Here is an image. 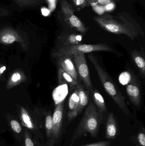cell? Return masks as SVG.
I'll use <instances>...</instances> for the list:
<instances>
[{
	"instance_id": "obj_10",
	"label": "cell",
	"mask_w": 145,
	"mask_h": 146,
	"mask_svg": "<svg viewBox=\"0 0 145 146\" xmlns=\"http://www.w3.org/2000/svg\"><path fill=\"white\" fill-rule=\"evenodd\" d=\"M82 38L80 34L63 32L57 38L56 47H70L81 44Z\"/></svg>"
},
{
	"instance_id": "obj_8",
	"label": "cell",
	"mask_w": 145,
	"mask_h": 146,
	"mask_svg": "<svg viewBox=\"0 0 145 146\" xmlns=\"http://www.w3.org/2000/svg\"><path fill=\"white\" fill-rule=\"evenodd\" d=\"M52 56L56 60L58 67L63 68L75 80L78 81V75L72 55H67L53 52Z\"/></svg>"
},
{
	"instance_id": "obj_22",
	"label": "cell",
	"mask_w": 145,
	"mask_h": 146,
	"mask_svg": "<svg viewBox=\"0 0 145 146\" xmlns=\"http://www.w3.org/2000/svg\"><path fill=\"white\" fill-rule=\"evenodd\" d=\"M52 116L50 113H49L45 118V129L48 138H50L52 136Z\"/></svg>"
},
{
	"instance_id": "obj_15",
	"label": "cell",
	"mask_w": 145,
	"mask_h": 146,
	"mask_svg": "<svg viewBox=\"0 0 145 146\" xmlns=\"http://www.w3.org/2000/svg\"><path fill=\"white\" fill-rule=\"evenodd\" d=\"M26 81V76L21 70L14 71L10 76L7 84V89H11Z\"/></svg>"
},
{
	"instance_id": "obj_26",
	"label": "cell",
	"mask_w": 145,
	"mask_h": 146,
	"mask_svg": "<svg viewBox=\"0 0 145 146\" xmlns=\"http://www.w3.org/2000/svg\"><path fill=\"white\" fill-rule=\"evenodd\" d=\"M25 146H34L33 141L30 137V135L28 133L27 130H26L25 135Z\"/></svg>"
},
{
	"instance_id": "obj_14",
	"label": "cell",
	"mask_w": 145,
	"mask_h": 146,
	"mask_svg": "<svg viewBox=\"0 0 145 146\" xmlns=\"http://www.w3.org/2000/svg\"><path fill=\"white\" fill-rule=\"evenodd\" d=\"M75 88L79 98V104L78 109V114H79L88 104L90 91L85 90L83 85L79 83Z\"/></svg>"
},
{
	"instance_id": "obj_13",
	"label": "cell",
	"mask_w": 145,
	"mask_h": 146,
	"mask_svg": "<svg viewBox=\"0 0 145 146\" xmlns=\"http://www.w3.org/2000/svg\"><path fill=\"white\" fill-rule=\"evenodd\" d=\"M117 134V127L114 114L110 113L108 116L106 127V138L109 140L114 139Z\"/></svg>"
},
{
	"instance_id": "obj_3",
	"label": "cell",
	"mask_w": 145,
	"mask_h": 146,
	"mask_svg": "<svg viewBox=\"0 0 145 146\" xmlns=\"http://www.w3.org/2000/svg\"><path fill=\"white\" fill-rule=\"evenodd\" d=\"M88 58L95 68L100 81L107 93L124 113L129 115V110L126 104L125 98L118 87L106 71L100 66L93 54H90L88 56Z\"/></svg>"
},
{
	"instance_id": "obj_33",
	"label": "cell",
	"mask_w": 145,
	"mask_h": 146,
	"mask_svg": "<svg viewBox=\"0 0 145 146\" xmlns=\"http://www.w3.org/2000/svg\"><path fill=\"white\" fill-rule=\"evenodd\" d=\"M2 80V79H1V78H0V82H1V81Z\"/></svg>"
},
{
	"instance_id": "obj_5",
	"label": "cell",
	"mask_w": 145,
	"mask_h": 146,
	"mask_svg": "<svg viewBox=\"0 0 145 146\" xmlns=\"http://www.w3.org/2000/svg\"><path fill=\"white\" fill-rule=\"evenodd\" d=\"M98 51H112V49L105 44H80L70 47H56L54 53L61 54L71 55L75 53H92Z\"/></svg>"
},
{
	"instance_id": "obj_11",
	"label": "cell",
	"mask_w": 145,
	"mask_h": 146,
	"mask_svg": "<svg viewBox=\"0 0 145 146\" xmlns=\"http://www.w3.org/2000/svg\"><path fill=\"white\" fill-rule=\"evenodd\" d=\"M79 104V98L76 91L70 95L69 100V112L67 115L68 122H70L74 118L77 116Z\"/></svg>"
},
{
	"instance_id": "obj_21",
	"label": "cell",
	"mask_w": 145,
	"mask_h": 146,
	"mask_svg": "<svg viewBox=\"0 0 145 146\" xmlns=\"http://www.w3.org/2000/svg\"><path fill=\"white\" fill-rule=\"evenodd\" d=\"M88 7L99 6L104 7L109 3L119 2L122 0H87Z\"/></svg>"
},
{
	"instance_id": "obj_9",
	"label": "cell",
	"mask_w": 145,
	"mask_h": 146,
	"mask_svg": "<svg viewBox=\"0 0 145 146\" xmlns=\"http://www.w3.org/2000/svg\"><path fill=\"white\" fill-rule=\"evenodd\" d=\"M64 112V103L61 102L56 106L52 116L53 128L52 136L56 139H58L61 134Z\"/></svg>"
},
{
	"instance_id": "obj_7",
	"label": "cell",
	"mask_w": 145,
	"mask_h": 146,
	"mask_svg": "<svg viewBox=\"0 0 145 146\" xmlns=\"http://www.w3.org/2000/svg\"><path fill=\"white\" fill-rule=\"evenodd\" d=\"M17 42L19 43L24 50L27 48L22 36L18 31L10 27H4L0 29V43L9 44Z\"/></svg>"
},
{
	"instance_id": "obj_4",
	"label": "cell",
	"mask_w": 145,
	"mask_h": 146,
	"mask_svg": "<svg viewBox=\"0 0 145 146\" xmlns=\"http://www.w3.org/2000/svg\"><path fill=\"white\" fill-rule=\"evenodd\" d=\"M60 11L58 17L72 29L83 34L86 33L87 28L75 14L74 9L67 0H60Z\"/></svg>"
},
{
	"instance_id": "obj_17",
	"label": "cell",
	"mask_w": 145,
	"mask_h": 146,
	"mask_svg": "<svg viewBox=\"0 0 145 146\" xmlns=\"http://www.w3.org/2000/svg\"><path fill=\"white\" fill-rule=\"evenodd\" d=\"M131 54L134 62L139 70L141 75L143 77H144L145 60L144 52H142V50L139 51L134 50L131 51Z\"/></svg>"
},
{
	"instance_id": "obj_1",
	"label": "cell",
	"mask_w": 145,
	"mask_h": 146,
	"mask_svg": "<svg viewBox=\"0 0 145 146\" xmlns=\"http://www.w3.org/2000/svg\"><path fill=\"white\" fill-rule=\"evenodd\" d=\"M94 20L104 30L116 34H124L134 40L144 32L138 24L128 14L119 13L116 15H103L93 17Z\"/></svg>"
},
{
	"instance_id": "obj_27",
	"label": "cell",
	"mask_w": 145,
	"mask_h": 146,
	"mask_svg": "<svg viewBox=\"0 0 145 146\" xmlns=\"http://www.w3.org/2000/svg\"><path fill=\"white\" fill-rule=\"evenodd\" d=\"M111 142L110 141H100L89 144L86 145L82 146H110Z\"/></svg>"
},
{
	"instance_id": "obj_2",
	"label": "cell",
	"mask_w": 145,
	"mask_h": 146,
	"mask_svg": "<svg viewBox=\"0 0 145 146\" xmlns=\"http://www.w3.org/2000/svg\"><path fill=\"white\" fill-rule=\"evenodd\" d=\"M103 119V112L92 101L89 102L73 133L72 143H74L77 139L87 133L89 134L93 138H97Z\"/></svg>"
},
{
	"instance_id": "obj_29",
	"label": "cell",
	"mask_w": 145,
	"mask_h": 146,
	"mask_svg": "<svg viewBox=\"0 0 145 146\" xmlns=\"http://www.w3.org/2000/svg\"><path fill=\"white\" fill-rule=\"evenodd\" d=\"M9 14V11L7 9L0 8V17H5Z\"/></svg>"
},
{
	"instance_id": "obj_20",
	"label": "cell",
	"mask_w": 145,
	"mask_h": 146,
	"mask_svg": "<svg viewBox=\"0 0 145 146\" xmlns=\"http://www.w3.org/2000/svg\"><path fill=\"white\" fill-rule=\"evenodd\" d=\"M20 7L27 8L36 7L42 4L45 0H13Z\"/></svg>"
},
{
	"instance_id": "obj_6",
	"label": "cell",
	"mask_w": 145,
	"mask_h": 146,
	"mask_svg": "<svg viewBox=\"0 0 145 146\" xmlns=\"http://www.w3.org/2000/svg\"><path fill=\"white\" fill-rule=\"evenodd\" d=\"M77 75L86 88L92 91L94 89L85 55L83 53H75L72 54Z\"/></svg>"
},
{
	"instance_id": "obj_25",
	"label": "cell",
	"mask_w": 145,
	"mask_h": 146,
	"mask_svg": "<svg viewBox=\"0 0 145 146\" xmlns=\"http://www.w3.org/2000/svg\"><path fill=\"white\" fill-rule=\"evenodd\" d=\"M10 124L12 129L15 133H20L22 131L21 126L18 121L14 120H12L10 121Z\"/></svg>"
},
{
	"instance_id": "obj_32",
	"label": "cell",
	"mask_w": 145,
	"mask_h": 146,
	"mask_svg": "<svg viewBox=\"0 0 145 146\" xmlns=\"http://www.w3.org/2000/svg\"><path fill=\"white\" fill-rule=\"evenodd\" d=\"M6 69L5 66L3 65H0V78L2 80V75L4 74V72Z\"/></svg>"
},
{
	"instance_id": "obj_30",
	"label": "cell",
	"mask_w": 145,
	"mask_h": 146,
	"mask_svg": "<svg viewBox=\"0 0 145 146\" xmlns=\"http://www.w3.org/2000/svg\"><path fill=\"white\" fill-rule=\"evenodd\" d=\"M115 7V4L114 3H109L108 5L105 6L104 8L105 11H111L114 9Z\"/></svg>"
},
{
	"instance_id": "obj_28",
	"label": "cell",
	"mask_w": 145,
	"mask_h": 146,
	"mask_svg": "<svg viewBox=\"0 0 145 146\" xmlns=\"http://www.w3.org/2000/svg\"><path fill=\"white\" fill-rule=\"evenodd\" d=\"M93 9L94 10L96 13H98L99 14H103L104 13L105 10L104 7H101V6H95L92 7Z\"/></svg>"
},
{
	"instance_id": "obj_16",
	"label": "cell",
	"mask_w": 145,
	"mask_h": 146,
	"mask_svg": "<svg viewBox=\"0 0 145 146\" xmlns=\"http://www.w3.org/2000/svg\"><path fill=\"white\" fill-rule=\"evenodd\" d=\"M58 81L60 84H67L71 88H75L78 85V82L72 77L63 68L58 67Z\"/></svg>"
},
{
	"instance_id": "obj_19",
	"label": "cell",
	"mask_w": 145,
	"mask_h": 146,
	"mask_svg": "<svg viewBox=\"0 0 145 146\" xmlns=\"http://www.w3.org/2000/svg\"><path fill=\"white\" fill-rule=\"evenodd\" d=\"M93 98L94 103L98 109L104 113L106 111V107L104 99L102 95L100 93L97 89H93Z\"/></svg>"
},
{
	"instance_id": "obj_24",
	"label": "cell",
	"mask_w": 145,
	"mask_h": 146,
	"mask_svg": "<svg viewBox=\"0 0 145 146\" xmlns=\"http://www.w3.org/2000/svg\"><path fill=\"white\" fill-rule=\"evenodd\" d=\"M78 10L88 7L87 0H71Z\"/></svg>"
},
{
	"instance_id": "obj_23",
	"label": "cell",
	"mask_w": 145,
	"mask_h": 146,
	"mask_svg": "<svg viewBox=\"0 0 145 146\" xmlns=\"http://www.w3.org/2000/svg\"><path fill=\"white\" fill-rule=\"evenodd\" d=\"M140 129L137 136V143L138 146H145V132L144 128Z\"/></svg>"
},
{
	"instance_id": "obj_31",
	"label": "cell",
	"mask_w": 145,
	"mask_h": 146,
	"mask_svg": "<svg viewBox=\"0 0 145 146\" xmlns=\"http://www.w3.org/2000/svg\"><path fill=\"white\" fill-rule=\"evenodd\" d=\"M49 4L51 11H54L56 7V0H49Z\"/></svg>"
},
{
	"instance_id": "obj_18",
	"label": "cell",
	"mask_w": 145,
	"mask_h": 146,
	"mask_svg": "<svg viewBox=\"0 0 145 146\" xmlns=\"http://www.w3.org/2000/svg\"><path fill=\"white\" fill-rule=\"evenodd\" d=\"M20 118L22 124L28 129L35 130L36 127L31 117L25 108L22 107L20 111Z\"/></svg>"
},
{
	"instance_id": "obj_12",
	"label": "cell",
	"mask_w": 145,
	"mask_h": 146,
	"mask_svg": "<svg viewBox=\"0 0 145 146\" xmlns=\"http://www.w3.org/2000/svg\"><path fill=\"white\" fill-rule=\"evenodd\" d=\"M127 92L132 103L137 107H140L141 105V95L138 85L134 82L130 83L127 87Z\"/></svg>"
}]
</instances>
